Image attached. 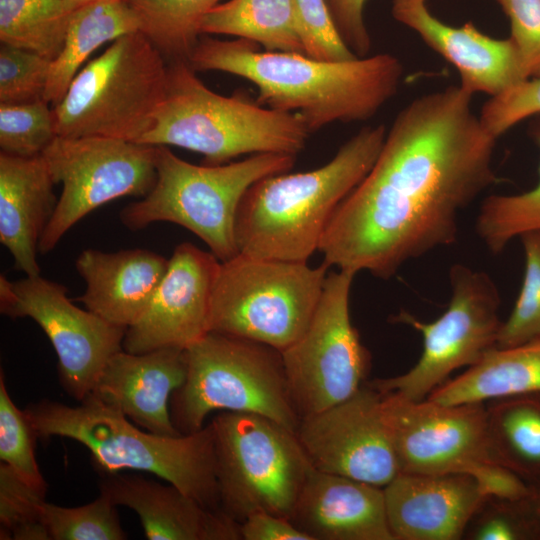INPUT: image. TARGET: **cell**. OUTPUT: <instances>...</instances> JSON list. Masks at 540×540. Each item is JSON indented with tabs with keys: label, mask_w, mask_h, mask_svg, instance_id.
<instances>
[{
	"label": "cell",
	"mask_w": 540,
	"mask_h": 540,
	"mask_svg": "<svg viewBox=\"0 0 540 540\" xmlns=\"http://www.w3.org/2000/svg\"><path fill=\"white\" fill-rule=\"evenodd\" d=\"M472 98L450 85L399 111L373 167L330 219L318 249L323 262L388 279L457 240L460 213L499 181L497 139Z\"/></svg>",
	"instance_id": "6da1fadb"
},
{
	"label": "cell",
	"mask_w": 540,
	"mask_h": 540,
	"mask_svg": "<svg viewBox=\"0 0 540 540\" xmlns=\"http://www.w3.org/2000/svg\"><path fill=\"white\" fill-rule=\"evenodd\" d=\"M187 62L196 72L221 71L250 81L258 104L298 114L310 133L334 122L371 119L397 94L403 76L401 61L390 53L325 61L208 35L199 38Z\"/></svg>",
	"instance_id": "7a4b0ae2"
},
{
	"label": "cell",
	"mask_w": 540,
	"mask_h": 540,
	"mask_svg": "<svg viewBox=\"0 0 540 540\" xmlns=\"http://www.w3.org/2000/svg\"><path fill=\"white\" fill-rule=\"evenodd\" d=\"M386 134L383 124L363 127L323 166L254 183L237 211L239 253L307 262L340 203L373 167Z\"/></svg>",
	"instance_id": "3957f363"
},
{
	"label": "cell",
	"mask_w": 540,
	"mask_h": 540,
	"mask_svg": "<svg viewBox=\"0 0 540 540\" xmlns=\"http://www.w3.org/2000/svg\"><path fill=\"white\" fill-rule=\"evenodd\" d=\"M25 411L38 438L57 436L81 443L101 475L121 470L148 472L205 507L221 510L210 423L189 434H155L139 429L121 411L91 393L77 406L41 400Z\"/></svg>",
	"instance_id": "277c9868"
},
{
	"label": "cell",
	"mask_w": 540,
	"mask_h": 540,
	"mask_svg": "<svg viewBox=\"0 0 540 540\" xmlns=\"http://www.w3.org/2000/svg\"><path fill=\"white\" fill-rule=\"evenodd\" d=\"M309 135L298 114L237 95H219L196 76L187 61L172 60L164 101L152 127L137 143L177 146L202 154L205 165H221L246 154L296 156Z\"/></svg>",
	"instance_id": "5b68a950"
},
{
	"label": "cell",
	"mask_w": 540,
	"mask_h": 540,
	"mask_svg": "<svg viewBox=\"0 0 540 540\" xmlns=\"http://www.w3.org/2000/svg\"><path fill=\"white\" fill-rule=\"evenodd\" d=\"M294 155L260 153L221 165H195L156 146L157 179L151 191L120 211L131 231L154 222L178 224L209 247L221 262L239 253L235 224L240 202L257 181L289 172Z\"/></svg>",
	"instance_id": "8992f818"
},
{
	"label": "cell",
	"mask_w": 540,
	"mask_h": 540,
	"mask_svg": "<svg viewBox=\"0 0 540 540\" xmlns=\"http://www.w3.org/2000/svg\"><path fill=\"white\" fill-rule=\"evenodd\" d=\"M168 64L140 31L123 35L72 80L52 106L57 136L138 142L164 101Z\"/></svg>",
	"instance_id": "52a82bcc"
},
{
	"label": "cell",
	"mask_w": 540,
	"mask_h": 540,
	"mask_svg": "<svg viewBox=\"0 0 540 540\" xmlns=\"http://www.w3.org/2000/svg\"><path fill=\"white\" fill-rule=\"evenodd\" d=\"M185 382L170 399L172 422L181 434L204 427L215 410L267 417L296 433L281 351L249 339L208 332L184 349Z\"/></svg>",
	"instance_id": "ba28073f"
},
{
	"label": "cell",
	"mask_w": 540,
	"mask_h": 540,
	"mask_svg": "<svg viewBox=\"0 0 540 540\" xmlns=\"http://www.w3.org/2000/svg\"><path fill=\"white\" fill-rule=\"evenodd\" d=\"M323 262L272 260L238 253L220 263L209 332L249 339L283 351L307 329L327 271Z\"/></svg>",
	"instance_id": "9c48e42d"
},
{
	"label": "cell",
	"mask_w": 540,
	"mask_h": 540,
	"mask_svg": "<svg viewBox=\"0 0 540 540\" xmlns=\"http://www.w3.org/2000/svg\"><path fill=\"white\" fill-rule=\"evenodd\" d=\"M210 424L220 509L238 523L256 512L289 519L313 468L296 433L251 413L225 411Z\"/></svg>",
	"instance_id": "30bf717a"
},
{
	"label": "cell",
	"mask_w": 540,
	"mask_h": 540,
	"mask_svg": "<svg viewBox=\"0 0 540 540\" xmlns=\"http://www.w3.org/2000/svg\"><path fill=\"white\" fill-rule=\"evenodd\" d=\"M382 395L400 472L468 474L490 495L519 498L529 494V485L492 457L486 403L442 404L396 393Z\"/></svg>",
	"instance_id": "8fae6325"
},
{
	"label": "cell",
	"mask_w": 540,
	"mask_h": 540,
	"mask_svg": "<svg viewBox=\"0 0 540 540\" xmlns=\"http://www.w3.org/2000/svg\"><path fill=\"white\" fill-rule=\"evenodd\" d=\"M451 299L445 312L433 322H423L401 310L391 317L408 325L423 338V350L407 372L367 382L382 394L396 393L420 401L461 368L478 363L497 347L502 322L497 286L484 271L454 264L449 271Z\"/></svg>",
	"instance_id": "7c38bea8"
},
{
	"label": "cell",
	"mask_w": 540,
	"mask_h": 540,
	"mask_svg": "<svg viewBox=\"0 0 540 540\" xmlns=\"http://www.w3.org/2000/svg\"><path fill=\"white\" fill-rule=\"evenodd\" d=\"M356 274L330 272L301 337L281 351L289 393L300 419L352 396L365 383L371 356L350 318Z\"/></svg>",
	"instance_id": "4fadbf2b"
},
{
	"label": "cell",
	"mask_w": 540,
	"mask_h": 540,
	"mask_svg": "<svg viewBox=\"0 0 540 540\" xmlns=\"http://www.w3.org/2000/svg\"><path fill=\"white\" fill-rule=\"evenodd\" d=\"M54 182L62 184L39 252L52 251L79 220L123 196L147 195L157 179L156 146L107 138L57 136L43 151Z\"/></svg>",
	"instance_id": "5bb4252c"
},
{
	"label": "cell",
	"mask_w": 540,
	"mask_h": 540,
	"mask_svg": "<svg viewBox=\"0 0 540 540\" xmlns=\"http://www.w3.org/2000/svg\"><path fill=\"white\" fill-rule=\"evenodd\" d=\"M67 292L40 274L17 281L1 275L0 312L11 319L31 318L41 327L57 354L61 386L80 402L109 359L123 350L126 329L77 307Z\"/></svg>",
	"instance_id": "9a60e30c"
},
{
	"label": "cell",
	"mask_w": 540,
	"mask_h": 540,
	"mask_svg": "<svg viewBox=\"0 0 540 540\" xmlns=\"http://www.w3.org/2000/svg\"><path fill=\"white\" fill-rule=\"evenodd\" d=\"M382 398L366 382L346 400L300 419L296 436L313 468L382 488L400 473Z\"/></svg>",
	"instance_id": "2e32d148"
},
{
	"label": "cell",
	"mask_w": 540,
	"mask_h": 540,
	"mask_svg": "<svg viewBox=\"0 0 540 540\" xmlns=\"http://www.w3.org/2000/svg\"><path fill=\"white\" fill-rule=\"evenodd\" d=\"M220 263L192 243L177 245L145 312L126 329L123 350L186 349L205 336Z\"/></svg>",
	"instance_id": "e0dca14e"
},
{
	"label": "cell",
	"mask_w": 540,
	"mask_h": 540,
	"mask_svg": "<svg viewBox=\"0 0 540 540\" xmlns=\"http://www.w3.org/2000/svg\"><path fill=\"white\" fill-rule=\"evenodd\" d=\"M388 525L394 540H459L481 504L491 496L462 473L400 472L385 487Z\"/></svg>",
	"instance_id": "ac0fdd59"
},
{
	"label": "cell",
	"mask_w": 540,
	"mask_h": 540,
	"mask_svg": "<svg viewBox=\"0 0 540 540\" xmlns=\"http://www.w3.org/2000/svg\"><path fill=\"white\" fill-rule=\"evenodd\" d=\"M426 1L393 0L392 16L457 69L461 88L493 97L527 79L509 37H490L471 22L448 25L429 11Z\"/></svg>",
	"instance_id": "d6986e66"
},
{
	"label": "cell",
	"mask_w": 540,
	"mask_h": 540,
	"mask_svg": "<svg viewBox=\"0 0 540 540\" xmlns=\"http://www.w3.org/2000/svg\"><path fill=\"white\" fill-rule=\"evenodd\" d=\"M186 374L184 349L168 347L140 354L121 350L106 363L91 394L149 432L178 436L170 399Z\"/></svg>",
	"instance_id": "ffe728a7"
},
{
	"label": "cell",
	"mask_w": 540,
	"mask_h": 540,
	"mask_svg": "<svg viewBox=\"0 0 540 540\" xmlns=\"http://www.w3.org/2000/svg\"><path fill=\"white\" fill-rule=\"evenodd\" d=\"M289 520L311 540H394L382 487L315 468Z\"/></svg>",
	"instance_id": "44dd1931"
},
{
	"label": "cell",
	"mask_w": 540,
	"mask_h": 540,
	"mask_svg": "<svg viewBox=\"0 0 540 540\" xmlns=\"http://www.w3.org/2000/svg\"><path fill=\"white\" fill-rule=\"evenodd\" d=\"M100 493L132 509L150 540H241L240 523L176 486L138 474H102Z\"/></svg>",
	"instance_id": "7402d4cb"
},
{
	"label": "cell",
	"mask_w": 540,
	"mask_h": 540,
	"mask_svg": "<svg viewBox=\"0 0 540 540\" xmlns=\"http://www.w3.org/2000/svg\"><path fill=\"white\" fill-rule=\"evenodd\" d=\"M168 263L169 259L147 249H85L75 261L86 284L78 300L107 322L127 329L145 312Z\"/></svg>",
	"instance_id": "603a6c76"
},
{
	"label": "cell",
	"mask_w": 540,
	"mask_h": 540,
	"mask_svg": "<svg viewBox=\"0 0 540 540\" xmlns=\"http://www.w3.org/2000/svg\"><path fill=\"white\" fill-rule=\"evenodd\" d=\"M55 184L42 154L0 152V242L26 276L40 274L37 255L57 206Z\"/></svg>",
	"instance_id": "cb8c5ba5"
},
{
	"label": "cell",
	"mask_w": 540,
	"mask_h": 540,
	"mask_svg": "<svg viewBox=\"0 0 540 540\" xmlns=\"http://www.w3.org/2000/svg\"><path fill=\"white\" fill-rule=\"evenodd\" d=\"M526 394H540V338L491 349L478 363L447 380L427 398L442 404H463Z\"/></svg>",
	"instance_id": "d4e9b609"
},
{
	"label": "cell",
	"mask_w": 540,
	"mask_h": 540,
	"mask_svg": "<svg viewBox=\"0 0 540 540\" xmlns=\"http://www.w3.org/2000/svg\"><path fill=\"white\" fill-rule=\"evenodd\" d=\"M138 31L140 22L128 0H96L75 9L63 48L51 62L44 100L57 104L97 48Z\"/></svg>",
	"instance_id": "484cf974"
},
{
	"label": "cell",
	"mask_w": 540,
	"mask_h": 540,
	"mask_svg": "<svg viewBox=\"0 0 540 540\" xmlns=\"http://www.w3.org/2000/svg\"><path fill=\"white\" fill-rule=\"evenodd\" d=\"M201 35H230L265 51L306 55L297 0H229L203 18Z\"/></svg>",
	"instance_id": "4316f807"
},
{
	"label": "cell",
	"mask_w": 540,
	"mask_h": 540,
	"mask_svg": "<svg viewBox=\"0 0 540 540\" xmlns=\"http://www.w3.org/2000/svg\"><path fill=\"white\" fill-rule=\"evenodd\" d=\"M486 404L494 461L529 486L540 482V394L500 398Z\"/></svg>",
	"instance_id": "83f0119b"
},
{
	"label": "cell",
	"mask_w": 540,
	"mask_h": 540,
	"mask_svg": "<svg viewBox=\"0 0 540 540\" xmlns=\"http://www.w3.org/2000/svg\"><path fill=\"white\" fill-rule=\"evenodd\" d=\"M72 13L64 0H0V41L53 61Z\"/></svg>",
	"instance_id": "f1b7e54d"
},
{
	"label": "cell",
	"mask_w": 540,
	"mask_h": 540,
	"mask_svg": "<svg viewBox=\"0 0 540 540\" xmlns=\"http://www.w3.org/2000/svg\"><path fill=\"white\" fill-rule=\"evenodd\" d=\"M221 0H128L142 32L170 60L188 61L205 15Z\"/></svg>",
	"instance_id": "f546056e"
},
{
	"label": "cell",
	"mask_w": 540,
	"mask_h": 540,
	"mask_svg": "<svg viewBox=\"0 0 540 540\" xmlns=\"http://www.w3.org/2000/svg\"><path fill=\"white\" fill-rule=\"evenodd\" d=\"M531 134L540 148V122L533 126ZM537 230H540V165L535 187L519 194L487 196L476 219V232L493 254L502 252L512 239Z\"/></svg>",
	"instance_id": "4dcf8cb0"
},
{
	"label": "cell",
	"mask_w": 540,
	"mask_h": 540,
	"mask_svg": "<svg viewBox=\"0 0 540 540\" xmlns=\"http://www.w3.org/2000/svg\"><path fill=\"white\" fill-rule=\"evenodd\" d=\"M42 521L50 540H124L117 506L100 493L93 502L79 507H62L45 502Z\"/></svg>",
	"instance_id": "1f68e13d"
},
{
	"label": "cell",
	"mask_w": 540,
	"mask_h": 540,
	"mask_svg": "<svg viewBox=\"0 0 540 540\" xmlns=\"http://www.w3.org/2000/svg\"><path fill=\"white\" fill-rule=\"evenodd\" d=\"M37 433L25 410H20L8 394L0 376V460L32 488L45 493L47 484L35 455Z\"/></svg>",
	"instance_id": "d6a6232c"
},
{
	"label": "cell",
	"mask_w": 540,
	"mask_h": 540,
	"mask_svg": "<svg viewBox=\"0 0 540 540\" xmlns=\"http://www.w3.org/2000/svg\"><path fill=\"white\" fill-rule=\"evenodd\" d=\"M525 269L515 305L502 322L498 348H507L540 338V230L522 234Z\"/></svg>",
	"instance_id": "836d02e7"
},
{
	"label": "cell",
	"mask_w": 540,
	"mask_h": 540,
	"mask_svg": "<svg viewBox=\"0 0 540 540\" xmlns=\"http://www.w3.org/2000/svg\"><path fill=\"white\" fill-rule=\"evenodd\" d=\"M50 105L44 99L0 104L1 152L21 157L41 155L57 137Z\"/></svg>",
	"instance_id": "e575fe53"
},
{
	"label": "cell",
	"mask_w": 540,
	"mask_h": 540,
	"mask_svg": "<svg viewBox=\"0 0 540 540\" xmlns=\"http://www.w3.org/2000/svg\"><path fill=\"white\" fill-rule=\"evenodd\" d=\"M45 495L25 483L7 464L1 462L0 538L50 540L42 521Z\"/></svg>",
	"instance_id": "d590c367"
},
{
	"label": "cell",
	"mask_w": 540,
	"mask_h": 540,
	"mask_svg": "<svg viewBox=\"0 0 540 540\" xmlns=\"http://www.w3.org/2000/svg\"><path fill=\"white\" fill-rule=\"evenodd\" d=\"M463 539L540 540L529 494L519 498L489 496L471 518Z\"/></svg>",
	"instance_id": "8d00e7d4"
},
{
	"label": "cell",
	"mask_w": 540,
	"mask_h": 540,
	"mask_svg": "<svg viewBox=\"0 0 540 540\" xmlns=\"http://www.w3.org/2000/svg\"><path fill=\"white\" fill-rule=\"evenodd\" d=\"M51 62L35 52L1 43L0 104L44 99Z\"/></svg>",
	"instance_id": "74e56055"
},
{
	"label": "cell",
	"mask_w": 540,
	"mask_h": 540,
	"mask_svg": "<svg viewBox=\"0 0 540 540\" xmlns=\"http://www.w3.org/2000/svg\"><path fill=\"white\" fill-rule=\"evenodd\" d=\"M540 115V77L526 79L497 96L480 111L483 127L497 140L515 125Z\"/></svg>",
	"instance_id": "f35d334b"
},
{
	"label": "cell",
	"mask_w": 540,
	"mask_h": 540,
	"mask_svg": "<svg viewBox=\"0 0 540 540\" xmlns=\"http://www.w3.org/2000/svg\"><path fill=\"white\" fill-rule=\"evenodd\" d=\"M306 55L325 61L357 58L341 40L325 0H297Z\"/></svg>",
	"instance_id": "ab89813d"
},
{
	"label": "cell",
	"mask_w": 540,
	"mask_h": 540,
	"mask_svg": "<svg viewBox=\"0 0 540 540\" xmlns=\"http://www.w3.org/2000/svg\"><path fill=\"white\" fill-rule=\"evenodd\" d=\"M510 22V36L527 79L540 77V0H496Z\"/></svg>",
	"instance_id": "60d3db41"
},
{
	"label": "cell",
	"mask_w": 540,
	"mask_h": 540,
	"mask_svg": "<svg viewBox=\"0 0 540 540\" xmlns=\"http://www.w3.org/2000/svg\"><path fill=\"white\" fill-rule=\"evenodd\" d=\"M368 0H325L334 26L351 52L366 57L371 49V37L364 20Z\"/></svg>",
	"instance_id": "b9f144b4"
},
{
	"label": "cell",
	"mask_w": 540,
	"mask_h": 540,
	"mask_svg": "<svg viewBox=\"0 0 540 540\" xmlns=\"http://www.w3.org/2000/svg\"><path fill=\"white\" fill-rule=\"evenodd\" d=\"M241 540H311L289 519L256 512L240 523Z\"/></svg>",
	"instance_id": "7bdbcfd3"
},
{
	"label": "cell",
	"mask_w": 540,
	"mask_h": 540,
	"mask_svg": "<svg viewBox=\"0 0 540 540\" xmlns=\"http://www.w3.org/2000/svg\"><path fill=\"white\" fill-rule=\"evenodd\" d=\"M529 499L537 520L540 532V482L530 486Z\"/></svg>",
	"instance_id": "ee69618b"
},
{
	"label": "cell",
	"mask_w": 540,
	"mask_h": 540,
	"mask_svg": "<svg viewBox=\"0 0 540 540\" xmlns=\"http://www.w3.org/2000/svg\"><path fill=\"white\" fill-rule=\"evenodd\" d=\"M93 1H96V0H64V2L66 3V5L72 10L74 11L75 9L87 4V3H90V2H93Z\"/></svg>",
	"instance_id": "f6af8a7d"
}]
</instances>
